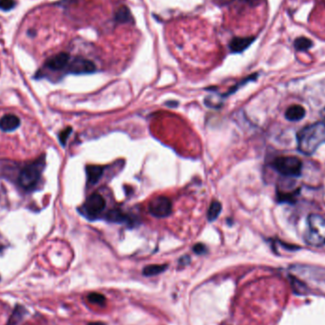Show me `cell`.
<instances>
[{
	"mask_svg": "<svg viewBox=\"0 0 325 325\" xmlns=\"http://www.w3.org/2000/svg\"><path fill=\"white\" fill-rule=\"evenodd\" d=\"M294 47L297 52H305L313 47V42L307 37L300 36L294 41Z\"/></svg>",
	"mask_w": 325,
	"mask_h": 325,
	"instance_id": "cell-17",
	"label": "cell"
},
{
	"mask_svg": "<svg viewBox=\"0 0 325 325\" xmlns=\"http://www.w3.org/2000/svg\"><path fill=\"white\" fill-rule=\"evenodd\" d=\"M256 40L255 36L235 37L229 43V49L233 54H240L248 49Z\"/></svg>",
	"mask_w": 325,
	"mask_h": 325,
	"instance_id": "cell-10",
	"label": "cell"
},
{
	"mask_svg": "<svg viewBox=\"0 0 325 325\" xmlns=\"http://www.w3.org/2000/svg\"><path fill=\"white\" fill-rule=\"evenodd\" d=\"M297 148L305 155L314 154L325 143V124L315 123L301 128L297 134Z\"/></svg>",
	"mask_w": 325,
	"mask_h": 325,
	"instance_id": "cell-1",
	"label": "cell"
},
{
	"mask_svg": "<svg viewBox=\"0 0 325 325\" xmlns=\"http://www.w3.org/2000/svg\"><path fill=\"white\" fill-rule=\"evenodd\" d=\"M192 249L197 255H204L207 252V248L204 243H196Z\"/></svg>",
	"mask_w": 325,
	"mask_h": 325,
	"instance_id": "cell-23",
	"label": "cell"
},
{
	"mask_svg": "<svg viewBox=\"0 0 325 325\" xmlns=\"http://www.w3.org/2000/svg\"><path fill=\"white\" fill-rule=\"evenodd\" d=\"M96 71L95 64L83 57H75L68 67V72L71 74H89Z\"/></svg>",
	"mask_w": 325,
	"mask_h": 325,
	"instance_id": "cell-7",
	"label": "cell"
},
{
	"mask_svg": "<svg viewBox=\"0 0 325 325\" xmlns=\"http://www.w3.org/2000/svg\"><path fill=\"white\" fill-rule=\"evenodd\" d=\"M273 169L285 177L296 178L301 174L302 163L294 156H281L276 158L272 164Z\"/></svg>",
	"mask_w": 325,
	"mask_h": 325,
	"instance_id": "cell-4",
	"label": "cell"
},
{
	"mask_svg": "<svg viewBox=\"0 0 325 325\" xmlns=\"http://www.w3.org/2000/svg\"><path fill=\"white\" fill-rule=\"evenodd\" d=\"M24 309L20 306H17L16 309L14 310V314L13 316L11 317V320H10V325H16L22 318H23V313H24Z\"/></svg>",
	"mask_w": 325,
	"mask_h": 325,
	"instance_id": "cell-19",
	"label": "cell"
},
{
	"mask_svg": "<svg viewBox=\"0 0 325 325\" xmlns=\"http://www.w3.org/2000/svg\"><path fill=\"white\" fill-rule=\"evenodd\" d=\"M114 20L118 23H132L133 17L127 6H121L115 14Z\"/></svg>",
	"mask_w": 325,
	"mask_h": 325,
	"instance_id": "cell-14",
	"label": "cell"
},
{
	"mask_svg": "<svg viewBox=\"0 0 325 325\" xmlns=\"http://www.w3.org/2000/svg\"><path fill=\"white\" fill-rule=\"evenodd\" d=\"M104 173V167L97 165H89L86 167L87 184L89 186L97 184Z\"/></svg>",
	"mask_w": 325,
	"mask_h": 325,
	"instance_id": "cell-11",
	"label": "cell"
},
{
	"mask_svg": "<svg viewBox=\"0 0 325 325\" xmlns=\"http://www.w3.org/2000/svg\"><path fill=\"white\" fill-rule=\"evenodd\" d=\"M15 6L14 0H0V10L2 11H10L14 9Z\"/></svg>",
	"mask_w": 325,
	"mask_h": 325,
	"instance_id": "cell-22",
	"label": "cell"
},
{
	"mask_svg": "<svg viewBox=\"0 0 325 325\" xmlns=\"http://www.w3.org/2000/svg\"><path fill=\"white\" fill-rule=\"evenodd\" d=\"M257 77H258V73H254V74H251L250 76L244 78L242 81H240V83H238L237 85H235L233 88H231V89L226 92L225 95H223V97H227V96L231 95L232 93H234L235 91H237V90L240 89V87H242V86L247 84V83L250 82V81H255V80L257 79Z\"/></svg>",
	"mask_w": 325,
	"mask_h": 325,
	"instance_id": "cell-18",
	"label": "cell"
},
{
	"mask_svg": "<svg viewBox=\"0 0 325 325\" xmlns=\"http://www.w3.org/2000/svg\"><path fill=\"white\" fill-rule=\"evenodd\" d=\"M106 208V201L99 193L89 195L82 206L80 211L89 220L96 219Z\"/></svg>",
	"mask_w": 325,
	"mask_h": 325,
	"instance_id": "cell-5",
	"label": "cell"
},
{
	"mask_svg": "<svg viewBox=\"0 0 325 325\" xmlns=\"http://www.w3.org/2000/svg\"><path fill=\"white\" fill-rule=\"evenodd\" d=\"M148 212L156 218H167L172 213V202L166 196H157L148 204Z\"/></svg>",
	"mask_w": 325,
	"mask_h": 325,
	"instance_id": "cell-6",
	"label": "cell"
},
{
	"mask_svg": "<svg viewBox=\"0 0 325 325\" xmlns=\"http://www.w3.org/2000/svg\"><path fill=\"white\" fill-rule=\"evenodd\" d=\"M167 106L169 107H177L178 106V102L177 101H169L168 103H166Z\"/></svg>",
	"mask_w": 325,
	"mask_h": 325,
	"instance_id": "cell-25",
	"label": "cell"
},
{
	"mask_svg": "<svg viewBox=\"0 0 325 325\" xmlns=\"http://www.w3.org/2000/svg\"><path fill=\"white\" fill-rule=\"evenodd\" d=\"M304 240L312 246H321L325 243V219L318 214L307 218Z\"/></svg>",
	"mask_w": 325,
	"mask_h": 325,
	"instance_id": "cell-2",
	"label": "cell"
},
{
	"mask_svg": "<svg viewBox=\"0 0 325 325\" xmlns=\"http://www.w3.org/2000/svg\"><path fill=\"white\" fill-rule=\"evenodd\" d=\"M44 165H45L44 157H41L37 161L25 167L20 172L18 178L19 184L26 190H30L34 188L40 180Z\"/></svg>",
	"mask_w": 325,
	"mask_h": 325,
	"instance_id": "cell-3",
	"label": "cell"
},
{
	"mask_svg": "<svg viewBox=\"0 0 325 325\" xmlns=\"http://www.w3.org/2000/svg\"><path fill=\"white\" fill-rule=\"evenodd\" d=\"M322 116H323V118L325 120V108L322 111Z\"/></svg>",
	"mask_w": 325,
	"mask_h": 325,
	"instance_id": "cell-27",
	"label": "cell"
},
{
	"mask_svg": "<svg viewBox=\"0 0 325 325\" xmlns=\"http://www.w3.org/2000/svg\"><path fill=\"white\" fill-rule=\"evenodd\" d=\"M89 300L91 302V303H95V304H105L106 302V297H104L103 295L101 294H98V293H91L89 295Z\"/></svg>",
	"mask_w": 325,
	"mask_h": 325,
	"instance_id": "cell-21",
	"label": "cell"
},
{
	"mask_svg": "<svg viewBox=\"0 0 325 325\" xmlns=\"http://www.w3.org/2000/svg\"><path fill=\"white\" fill-rule=\"evenodd\" d=\"M223 210V207L222 204L219 201H213L212 203L210 204L208 210H207V221L209 223H212L214 221H216L219 217V215L221 214Z\"/></svg>",
	"mask_w": 325,
	"mask_h": 325,
	"instance_id": "cell-15",
	"label": "cell"
},
{
	"mask_svg": "<svg viewBox=\"0 0 325 325\" xmlns=\"http://www.w3.org/2000/svg\"><path fill=\"white\" fill-rule=\"evenodd\" d=\"M70 62V55L67 53H60L57 56L50 58L46 66L52 71H61L69 65Z\"/></svg>",
	"mask_w": 325,
	"mask_h": 325,
	"instance_id": "cell-9",
	"label": "cell"
},
{
	"mask_svg": "<svg viewBox=\"0 0 325 325\" xmlns=\"http://www.w3.org/2000/svg\"><path fill=\"white\" fill-rule=\"evenodd\" d=\"M20 126V119L14 114H7L0 119V129L5 132L14 131Z\"/></svg>",
	"mask_w": 325,
	"mask_h": 325,
	"instance_id": "cell-12",
	"label": "cell"
},
{
	"mask_svg": "<svg viewBox=\"0 0 325 325\" xmlns=\"http://www.w3.org/2000/svg\"><path fill=\"white\" fill-rule=\"evenodd\" d=\"M168 269V265H151L146 266L143 270V274L148 277L159 275L163 272H165Z\"/></svg>",
	"mask_w": 325,
	"mask_h": 325,
	"instance_id": "cell-16",
	"label": "cell"
},
{
	"mask_svg": "<svg viewBox=\"0 0 325 325\" xmlns=\"http://www.w3.org/2000/svg\"><path fill=\"white\" fill-rule=\"evenodd\" d=\"M304 116H305V109L300 105H292L285 112L286 119L292 122L299 121Z\"/></svg>",
	"mask_w": 325,
	"mask_h": 325,
	"instance_id": "cell-13",
	"label": "cell"
},
{
	"mask_svg": "<svg viewBox=\"0 0 325 325\" xmlns=\"http://www.w3.org/2000/svg\"><path fill=\"white\" fill-rule=\"evenodd\" d=\"M105 220L109 223L121 224V225L126 224L130 226H133V224L135 223L133 218H131L128 214L124 212L120 208H113L108 211L105 215Z\"/></svg>",
	"mask_w": 325,
	"mask_h": 325,
	"instance_id": "cell-8",
	"label": "cell"
},
{
	"mask_svg": "<svg viewBox=\"0 0 325 325\" xmlns=\"http://www.w3.org/2000/svg\"><path fill=\"white\" fill-rule=\"evenodd\" d=\"M71 131H72V128L71 127H66L64 130H62L59 135H58V138H59V142L60 144L65 147L66 146V143L68 141V138L70 137L71 135Z\"/></svg>",
	"mask_w": 325,
	"mask_h": 325,
	"instance_id": "cell-20",
	"label": "cell"
},
{
	"mask_svg": "<svg viewBox=\"0 0 325 325\" xmlns=\"http://www.w3.org/2000/svg\"><path fill=\"white\" fill-rule=\"evenodd\" d=\"M189 262H190V258H189L188 256H184V257H182V258L180 259V261H179V263H180L181 266H186Z\"/></svg>",
	"mask_w": 325,
	"mask_h": 325,
	"instance_id": "cell-24",
	"label": "cell"
},
{
	"mask_svg": "<svg viewBox=\"0 0 325 325\" xmlns=\"http://www.w3.org/2000/svg\"><path fill=\"white\" fill-rule=\"evenodd\" d=\"M88 325H106L105 324H103V323H100V322H95V323H90V324H89Z\"/></svg>",
	"mask_w": 325,
	"mask_h": 325,
	"instance_id": "cell-26",
	"label": "cell"
}]
</instances>
